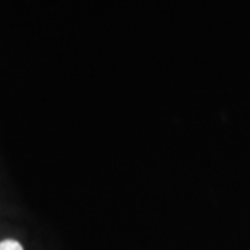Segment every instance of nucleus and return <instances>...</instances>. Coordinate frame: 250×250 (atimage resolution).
I'll use <instances>...</instances> for the list:
<instances>
[{"label":"nucleus","instance_id":"f257e3e1","mask_svg":"<svg viewBox=\"0 0 250 250\" xmlns=\"http://www.w3.org/2000/svg\"><path fill=\"white\" fill-rule=\"evenodd\" d=\"M0 250H23V247H21V244L18 241L7 239V241L0 242Z\"/></svg>","mask_w":250,"mask_h":250}]
</instances>
